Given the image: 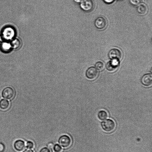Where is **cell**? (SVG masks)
<instances>
[{
  "label": "cell",
  "mask_w": 152,
  "mask_h": 152,
  "mask_svg": "<svg viewBox=\"0 0 152 152\" xmlns=\"http://www.w3.org/2000/svg\"><path fill=\"white\" fill-rule=\"evenodd\" d=\"M102 129L105 132H110L113 131L116 127L115 121L111 119H107L103 121L101 124Z\"/></svg>",
  "instance_id": "obj_1"
},
{
  "label": "cell",
  "mask_w": 152,
  "mask_h": 152,
  "mask_svg": "<svg viewBox=\"0 0 152 152\" xmlns=\"http://www.w3.org/2000/svg\"><path fill=\"white\" fill-rule=\"evenodd\" d=\"M80 6L83 11L90 12L94 9V4L92 0H82L80 2Z\"/></svg>",
  "instance_id": "obj_2"
},
{
  "label": "cell",
  "mask_w": 152,
  "mask_h": 152,
  "mask_svg": "<svg viewBox=\"0 0 152 152\" xmlns=\"http://www.w3.org/2000/svg\"><path fill=\"white\" fill-rule=\"evenodd\" d=\"M107 24L106 19L102 17H98L94 21L95 27L99 30H103L105 29L107 26Z\"/></svg>",
  "instance_id": "obj_3"
},
{
  "label": "cell",
  "mask_w": 152,
  "mask_h": 152,
  "mask_svg": "<svg viewBox=\"0 0 152 152\" xmlns=\"http://www.w3.org/2000/svg\"><path fill=\"white\" fill-rule=\"evenodd\" d=\"M58 142L63 148H67L71 145V140L68 136L63 135L59 137Z\"/></svg>",
  "instance_id": "obj_4"
},
{
  "label": "cell",
  "mask_w": 152,
  "mask_h": 152,
  "mask_svg": "<svg viewBox=\"0 0 152 152\" xmlns=\"http://www.w3.org/2000/svg\"><path fill=\"white\" fill-rule=\"evenodd\" d=\"M109 58L112 59H116L120 61L122 57V54L121 51L117 48H113L108 53Z\"/></svg>",
  "instance_id": "obj_5"
},
{
  "label": "cell",
  "mask_w": 152,
  "mask_h": 152,
  "mask_svg": "<svg viewBox=\"0 0 152 152\" xmlns=\"http://www.w3.org/2000/svg\"><path fill=\"white\" fill-rule=\"evenodd\" d=\"M14 94V91L13 89L10 87H7L4 88L1 93L2 97L8 99L12 98Z\"/></svg>",
  "instance_id": "obj_6"
},
{
  "label": "cell",
  "mask_w": 152,
  "mask_h": 152,
  "mask_svg": "<svg viewBox=\"0 0 152 152\" xmlns=\"http://www.w3.org/2000/svg\"><path fill=\"white\" fill-rule=\"evenodd\" d=\"M98 73V71L96 68L92 66L89 67L86 70V75L88 79H94L97 77Z\"/></svg>",
  "instance_id": "obj_7"
},
{
  "label": "cell",
  "mask_w": 152,
  "mask_h": 152,
  "mask_svg": "<svg viewBox=\"0 0 152 152\" xmlns=\"http://www.w3.org/2000/svg\"><path fill=\"white\" fill-rule=\"evenodd\" d=\"M119 61L116 59H112L109 61L106 64V68L109 71L113 72L118 67Z\"/></svg>",
  "instance_id": "obj_8"
},
{
  "label": "cell",
  "mask_w": 152,
  "mask_h": 152,
  "mask_svg": "<svg viewBox=\"0 0 152 152\" xmlns=\"http://www.w3.org/2000/svg\"><path fill=\"white\" fill-rule=\"evenodd\" d=\"M141 81L142 84L145 86H149L152 83V76L150 73L144 75L141 78Z\"/></svg>",
  "instance_id": "obj_9"
},
{
  "label": "cell",
  "mask_w": 152,
  "mask_h": 152,
  "mask_svg": "<svg viewBox=\"0 0 152 152\" xmlns=\"http://www.w3.org/2000/svg\"><path fill=\"white\" fill-rule=\"evenodd\" d=\"M14 149L18 151H21L25 148V142L22 140L18 139L14 142L13 144Z\"/></svg>",
  "instance_id": "obj_10"
},
{
  "label": "cell",
  "mask_w": 152,
  "mask_h": 152,
  "mask_svg": "<svg viewBox=\"0 0 152 152\" xmlns=\"http://www.w3.org/2000/svg\"><path fill=\"white\" fill-rule=\"evenodd\" d=\"M137 12L140 15H146L148 11L147 6L144 4H141L139 5L137 7Z\"/></svg>",
  "instance_id": "obj_11"
},
{
  "label": "cell",
  "mask_w": 152,
  "mask_h": 152,
  "mask_svg": "<svg viewBox=\"0 0 152 152\" xmlns=\"http://www.w3.org/2000/svg\"><path fill=\"white\" fill-rule=\"evenodd\" d=\"M9 102L7 100L3 99L0 101V108L2 110H6L9 107Z\"/></svg>",
  "instance_id": "obj_12"
},
{
  "label": "cell",
  "mask_w": 152,
  "mask_h": 152,
  "mask_svg": "<svg viewBox=\"0 0 152 152\" xmlns=\"http://www.w3.org/2000/svg\"><path fill=\"white\" fill-rule=\"evenodd\" d=\"M108 114L104 110L100 111L98 114V116L99 118L101 120H104L108 117Z\"/></svg>",
  "instance_id": "obj_13"
},
{
  "label": "cell",
  "mask_w": 152,
  "mask_h": 152,
  "mask_svg": "<svg viewBox=\"0 0 152 152\" xmlns=\"http://www.w3.org/2000/svg\"><path fill=\"white\" fill-rule=\"evenodd\" d=\"M11 44L13 48L16 49L20 47L21 42L19 39H15L12 41Z\"/></svg>",
  "instance_id": "obj_14"
},
{
  "label": "cell",
  "mask_w": 152,
  "mask_h": 152,
  "mask_svg": "<svg viewBox=\"0 0 152 152\" xmlns=\"http://www.w3.org/2000/svg\"><path fill=\"white\" fill-rule=\"evenodd\" d=\"M96 68L98 70L102 71L104 68V65L103 63L101 61L97 62L95 65Z\"/></svg>",
  "instance_id": "obj_15"
},
{
  "label": "cell",
  "mask_w": 152,
  "mask_h": 152,
  "mask_svg": "<svg viewBox=\"0 0 152 152\" xmlns=\"http://www.w3.org/2000/svg\"><path fill=\"white\" fill-rule=\"evenodd\" d=\"M53 148L55 152H61L62 150L61 147L58 144H55L53 145Z\"/></svg>",
  "instance_id": "obj_16"
},
{
  "label": "cell",
  "mask_w": 152,
  "mask_h": 152,
  "mask_svg": "<svg viewBox=\"0 0 152 152\" xmlns=\"http://www.w3.org/2000/svg\"><path fill=\"white\" fill-rule=\"evenodd\" d=\"M131 4L133 6L139 5L142 1V0H129Z\"/></svg>",
  "instance_id": "obj_17"
},
{
  "label": "cell",
  "mask_w": 152,
  "mask_h": 152,
  "mask_svg": "<svg viewBox=\"0 0 152 152\" xmlns=\"http://www.w3.org/2000/svg\"><path fill=\"white\" fill-rule=\"evenodd\" d=\"M34 144L33 142L31 141H28L26 143V147L28 148L32 149L34 148Z\"/></svg>",
  "instance_id": "obj_18"
},
{
  "label": "cell",
  "mask_w": 152,
  "mask_h": 152,
  "mask_svg": "<svg viewBox=\"0 0 152 152\" xmlns=\"http://www.w3.org/2000/svg\"><path fill=\"white\" fill-rule=\"evenodd\" d=\"M39 152H51V151L48 148L44 147L40 149Z\"/></svg>",
  "instance_id": "obj_19"
},
{
  "label": "cell",
  "mask_w": 152,
  "mask_h": 152,
  "mask_svg": "<svg viewBox=\"0 0 152 152\" xmlns=\"http://www.w3.org/2000/svg\"><path fill=\"white\" fill-rule=\"evenodd\" d=\"M5 148L4 144L2 142H0V152H3Z\"/></svg>",
  "instance_id": "obj_20"
},
{
  "label": "cell",
  "mask_w": 152,
  "mask_h": 152,
  "mask_svg": "<svg viewBox=\"0 0 152 152\" xmlns=\"http://www.w3.org/2000/svg\"><path fill=\"white\" fill-rule=\"evenodd\" d=\"M106 3L110 4L113 3L114 0H103Z\"/></svg>",
  "instance_id": "obj_21"
},
{
  "label": "cell",
  "mask_w": 152,
  "mask_h": 152,
  "mask_svg": "<svg viewBox=\"0 0 152 152\" xmlns=\"http://www.w3.org/2000/svg\"><path fill=\"white\" fill-rule=\"evenodd\" d=\"M23 152H34L31 149L27 148L24 150Z\"/></svg>",
  "instance_id": "obj_22"
},
{
  "label": "cell",
  "mask_w": 152,
  "mask_h": 152,
  "mask_svg": "<svg viewBox=\"0 0 152 152\" xmlns=\"http://www.w3.org/2000/svg\"><path fill=\"white\" fill-rule=\"evenodd\" d=\"M48 146L49 148L51 149L53 148V145L52 143H50L48 144Z\"/></svg>",
  "instance_id": "obj_23"
},
{
  "label": "cell",
  "mask_w": 152,
  "mask_h": 152,
  "mask_svg": "<svg viewBox=\"0 0 152 152\" xmlns=\"http://www.w3.org/2000/svg\"><path fill=\"white\" fill-rule=\"evenodd\" d=\"M82 0H73V1L77 3H80Z\"/></svg>",
  "instance_id": "obj_24"
},
{
  "label": "cell",
  "mask_w": 152,
  "mask_h": 152,
  "mask_svg": "<svg viewBox=\"0 0 152 152\" xmlns=\"http://www.w3.org/2000/svg\"><path fill=\"white\" fill-rule=\"evenodd\" d=\"M118 0L121 1V0Z\"/></svg>",
  "instance_id": "obj_25"
}]
</instances>
